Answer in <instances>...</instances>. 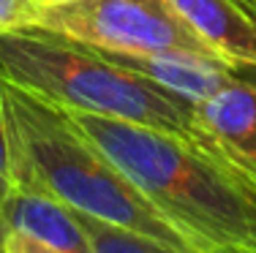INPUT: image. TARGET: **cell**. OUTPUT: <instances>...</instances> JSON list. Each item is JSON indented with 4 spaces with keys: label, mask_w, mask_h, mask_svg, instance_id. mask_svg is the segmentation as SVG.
Segmentation results:
<instances>
[{
    "label": "cell",
    "mask_w": 256,
    "mask_h": 253,
    "mask_svg": "<svg viewBox=\"0 0 256 253\" xmlns=\"http://www.w3.org/2000/svg\"><path fill=\"white\" fill-rule=\"evenodd\" d=\"M79 221H82V226H84V234H88V240H90L93 253H180L174 248H166V245L156 243V240L142 237V234H136V232L104 224V221L88 218V215H79Z\"/></svg>",
    "instance_id": "9"
},
{
    "label": "cell",
    "mask_w": 256,
    "mask_h": 253,
    "mask_svg": "<svg viewBox=\"0 0 256 253\" xmlns=\"http://www.w3.org/2000/svg\"><path fill=\"white\" fill-rule=\"evenodd\" d=\"M66 114L199 253H256V183L229 161L144 125Z\"/></svg>",
    "instance_id": "1"
},
{
    "label": "cell",
    "mask_w": 256,
    "mask_h": 253,
    "mask_svg": "<svg viewBox=\"0 0 256 253\" xmlns=\"http://www.w3.org/2000/svg\"><path fill=\"white\" fill-rule=\"evenodd\" d=\"M38 8H58V5H71V3H79V0H33Z\"/></svg>",
    "instance_id": "13"
},
{
    "label": "cell",
    "mask_w": 256,
    "mask_h": 253,
    "mask_svg": "<svg viewBox=\"0 0 256 253\" xmlns=\"http://www.w3.org/2000/svg\"><path fill=\"white\" fill-rule=\"evenodd\" d=\"M3 232L33 234L36 240L63 253H93L84 226L74 210L36 191L14 188V194L0 210V234Z\"/></svg>",
    "instance_id": "8"
},
{
    "label": "cell",
    "mask_w": 256,
    "mask_h": 253,
    "mask_svg": "<svg viewBox=\"0 0 256 253\" xmlns=\"http://www.w3.org/2000/svg\"><path fill=\"white\" fill-rule=\"evenodd\" d=\"M172 5L221 60L256 68V0H172Z\"/></svg>",
    "instance_id": "6"
},
{
    "label": "cell",
    "mask_w": 256,
    "mask_h": 253,
    "mask_svg": "<svg viewBox=\"0 0 256 253\" xmlns=\"http://www.w3.org/2000/svg\"><path fill=\"white\" fill-rule=\"evenodd\" d=\"M3 253H63L25 232H3Z\"/></svg>",
    "instance_id": "12"
},
{
    "label": "cell",
    "mask_w": 256,
    "mask_h": 253,
    "mask_svg": "<svg viewBox=\"0 0 256 253\" xmlns=\"http://www.w3.org/2000/svg\"><path fill=\"white\" fill-rule=\"evenodd\" d=\"M0 101L16 188L46 194L79 215L136 232L180 253H199L63 109L3 76Z\"/></svg>",
    "instance_id": "2"
},
{
    "label": "cell",
    "mask_w": 256,
    "mask_h": 253,
    "mask_svg": "<svg viewBox=\"0 0 256 253\" xmlns=\"http://www.w3.org/2000/svg\"><path fill=\"white\" fill-rule=\"evenodd\" d=\"M41 8L33 0H0V33L38 27Z\"/></svg>",
    "instance_id": "10"
},
{
    "label": "cell",
    "mask_w": 256,
    "mask_h": 253,
    "mask_svg": "<svg viewBox=\"0 0 256 253\" xmlns=\"http://www.w3.org/2000/svg\"><path fill=\"white\" fill-rule=\"evenodd\" d=\"M14 174H11V147H8V131H6V114L0 101V210L14 194Z\"/></svg>",
    "instance_id": "11"
},
{
    "label": "cell",
    "mask_w": 256,
    "mask_h": 253,
    "mask_svg": "<svg viewBox=\"0 0 256 253\" xmlns=\"http://www.w3.org/2000/svg\"><path fill=\"white\" fill-rule=\"evenodd\" d=\"M118 63L153 79L169 93L191 101L194 106L212 98L224 87L240 82L237 68L218 57L191 55V52H156V55H120L109 52Z\"/></svg>",
    "instance_id": "7"
},
{
    "label": "cell",
    "mask_w": 256,
    "mask_h": 253,
    "mask_svg": "<svg viewBox=\"0 0 256 253\" xmlns=\"http://www.w3.org/2000/svg\"><path fill=\"white\" fill-rule=\"evenodd\" d=\"M38 27L120 55L191 52L218 57L182 22L172 0H79L71 5L41 8Z\"/></svg>",
    "instance_id": "4"
},
{
    "label": "cell",
    "mask_w": 256,
    "mask_h": 253,
    "mask_svg": "<svg viewBox=\"0 0 256 253\" xmlns=\"http://www.w3.org/2000/svg\"><path fill=\"white\" fill-rule=\"evenodd\" d=\"M0 253H3V234H0Z\"/></svg>",
    "instance_id": "14"
},
{
    "label": "cell",
    "mask_w": 256,
    "mask_h": 253,
    "mask_svg": "<svg viewBox=\"0 0 256 253\" xmlns=\"http://www.w3.org/2000/svg\"><path fill=\"white\" fill-rule=\"evenodd\" d=\"M0 76L63 112L144 125L218 155L191 101L63 33L46 27L0 33Z\"/></svg>",
    "instance_id": "3"
},
{
    "label": "cell",
    "mask_w": 256,
    "mask_h": 253,
    "mask_svg": "<svg viewBox=\"0 0 256 253\" xmlns=\"http://www.w3.org/2000/svg\"><path fill=\"white\" fill-rule=\"evenodd\" d=\"M196 114L218 155L256 183V84L234 82L196 104Z\"/></svg>",
    "instance_id": "5"
}]
</instances>
